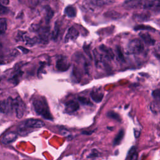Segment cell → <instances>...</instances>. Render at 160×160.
<instances>
[{
    "label": "cell",
    "mask_w": 160,
    "mask_h": 160,
    "mask_svg": "<svg viewBox=\"0 0 160 160\" xmlns=\"http://www.w3.org/2000/svg\"><path fill=\"white\" fill-rule=\"evenodd\" d=\"M32 106L35 112L46 119L52 120L53 118L46 99L42 96H37L32 100Z\"/></svg>",
    "instance_id": "1"
},
{
    "label": "cell",
    "mask_w": 160,
    "mask_h": 160,
    "mask_svg": "<svg viewBox=\"0 0 160 160\" xmlns=\"http://www.w3.org/2000/svg\"><path fill=\"white\" fill-rule=\"evenodd\" d=\"M144 44L139 39H134L130 41L127 46V52L128 54H139L143 51Z\"/></svg>",
    "instance_id": "2"
},
{
    "label": "cell",
    "mask_w": 160,
    "mask_h": 160,
    "mask_svg": "<svg viewBox=\"0 0 160 160\" xmlns=\"http://www.w3.org/2000/svg\"><path fill=\"white\" fill-rule=\"evenodd\" d=\"M13 109L16 116L18 119L22 118L26 111V106L21 98L17 97L15 99H13Z\"/></svg>",
    "instance_id": "3"
},
{
    "label": "cell",
    "mask_w": 160,
    "mask_h": 160,
    "mask_svg": "<svg viewBox=\"0 0 160 160\" xmlns=\"http://www.w3.org/2000/svg\"><path fill=\"white\" fill-rule=\"evenodd\" d=\"M70 67L68 58L64 56H59L56 62V68L59 71H66Z\"/></svg>",
    "instance_id": "4"
},
{
    "label": "cell",
    "mask_w": 160,
    "mask_h": 160,
    "mask_svg": "<svg viewBox=\"0 0 160 160\" xmlns=\"http://www.w3.org/2000/svg\"><path fill=\"white\" fill-rule=\"evenodd\" d=\"M39 32V42L46 44L49 41V36H50V30L48 27H44L39 28L38 30Z\"/></svg>",
    "instance_id": "5"
},
{
    "label": "cell",
    "mask_w": 160,
    "mask_h": 160,
    "mask_svg": "<svg viewBox=\"0 0 160 160\" xmlns=\"http://www.w3.org/2000/svg\"><path fill=\"white\" fill-rule=\"evenodd\" d=\"M0 110L2 113H8L14 110L13 99L11 98H9L7 99H4L1 101Z\"/></svg>",
    "instance_id": "6"
},
{
    "label": "cell",
    "mask_w": 160,
    "mask_h": 160,
    "mask_svg": "<svg viewBox=\"0 0 160 160\" xmlns=\"http://www.w3.org/2000/svg\"><path fill=\"white\" fill-rule=\"evenodd\" d=\"M24 126L28 128H41L45 126V123L39 119H29L24 122Z\"/></svg>",
    "instance_id": "7"
},
{
    "label": "cell",
    "mask_w": 160,
    "mask_h": 160,
    "mask_svg": "<svg viewBox=\"0 0 160 160\" xmlns=\"http://www.w3.org/2000/svg\"><path fill=\"white\" fill-rule=\"evenodd\" d=\"M79 108V103L76 101H69L65 104L64 111L66 113L71 114L77 111Z\"/></svg>",
    "instance_id": "8"
},
{
    "label": "cell",
    "mask_w": 160,
    "mask_h": 160,
    "mask_svg": "<svg viewBox=\"0 0 160 160\" xmlns=\"http://www.w3.org/2000/svg\"><path fill=\"white\" fill-rule=\"evenodd\" d=\"M90 96L92 100H93L96 102H100L103 98L104 93L100 88H95L91 91L90 93Z\"/></svg>",
    "instance_id": "9"
},
{
    "label": "cell",
    "mask_w": 160,
    "mask_h": 160,
    "mask_svg": "<svg viewBox=\"0 0 160 160\" xmlns=\"http://www.w3.org/2000/svg\"><path fill=\"white\" fill-rule=\"evenodd\" d=\"M79 31L76 28H74V27H71L66 33L64 38V41L66 42H68L70 41L76 40L79 36Z\"/></svg>",
    "instance_id": "10"
},
{
    "label": "cell",
    "mask_w": 160,
    "mask_h": 160,
    "mask_svg": "<svg viewBox=\"0 0 160 160\" xmlns=\"http://www.w3.org/2000/svg\"><path fill=\"white\" fill-rule=\"evenodd\" d=\"M18 138V134L15 132H8L4 134L2 138V142L4 144H10L14 142Z\"/></svg>",
    "instance_id": "11"
},
{
    "label": "cell",
    "mask_w": 160,
    "mask_h": 160,
    "mask_svg": "<svg viewBox=\"0 0 160 160\" xmlns=\"http://www.w3.org/2000/svg\"><path fill=\"white\" fill-rule=\"evenodd\" d=\"M22 72L21 71L20 69H16L12 74L11 76L10 77V78L9 79V81L13 83L14 84H17L19 82V80L22 76Z\"/></svg>",
    "instance_id": "12"
},
{
    "label": "cell",
    "mask_w": 160,
    "mask_h": 160,
    "mask_svg": "<svg viewBox=\"0 0 160 160\" xmlns=\"http://www.w3.org/2000/svg\"><path fill=\"white\" fill-rule=\"evenodd\" d=\"M99 48L101 51L104 53L105 57L108 59H112L114 58V54L111 49L104 45H101Z\"/></svg>",
    "instance_id": "13"
},
{
    "label": "cell",
    "mask_w": 160,
    "mask_h": 160,
    "mask_svg": "<svg viewBox=\"0 0 160 160\" xmlns=\"http://www.w3.org/2000/svg\"><path fill=\"white\" fill-rule=\"evenodd\" d=\"M140 37L143 41L148 45H154L155 44V40L151 38V36L146 32H141L139 34Z\"/></svg>",
    "instance_id": "14"
},
{
    "label": "cell",
    "mask_w": 160,
    "mask_h": 160,
    "mask_svg": "<svg viewBox=\"0 0 160 160\" xmlns=\"http://www.w3.org/2000/svg\"><path fill=\"white\" fill-rule=\"evenodd\" d=\"M24 41L26 42V45L32 46L35 45L37 42H39V38L37 37H34V38H29L28 36L25 35L24 38Z\"/></svg>",
    "instance_id": "15"
},
{
    "label": "cell",
    "mask_w": 160,
    "mask_h": 160,
    "mask_svg": "<svg viewBox=\"0 0 160 160\" xmlns=\"http://www.w3.org/2000/svg\"><path fill=\"white\" fill-rule=\"evenodd\" d=\"M124 132L122 129L119 131V132L118 133V134L116 135V136L115 137V138L114 139L113 144L115 146H117L119 144H120V142H121V141L124 137Z\"/></svg>",
    "instance_id": "16"
},
{
    "label": "cell",
    "mask_w": 160,
    "mask_h": 160,
    "mask_svg": "<svg viewBox=\"0 0 160 160\" xmlns=\"http://www.w3.org/2000/svg\"><path fill=\"white\" fill-rule=\"evenodd\" d=\"M65 14L69 18H73L76 16V9L72 6H68L65 9Z\"/></svg>",
    "instance_id": "17"
},
{
    "label": "cell",
    "mask_w": 160,
    "mask_h": 160,
    "mask_svg": "<svg viewBox=\"0 0 160 160\" xmlns=\"http://www.w3.org/2000/svg\"><path fill=\"white\" fill-rule=\"evenodd\" d=\"M7 29V22L6 19L1 18L0 20V32L1 34H3Z\"/></svg>",
    "instance_id": "18"
},
{
    "label": "cell",
    "mask_w": 160,
    "mask_h": 160,
    "mask_svg": "<svg viewBox=\"0 0 160 160\" xmlns=\"http://www.w3.org/2000/svg\"><path fill=\"white\" fill-rule=\"evenodd\" d=\"M107 116L111 118V119L116 120L118 121H119V122L121 121V118H120L119 115L118 113H116V112H115L112 111H110L108 112Z\"/></svg>",
    "instance_id": "19"
},
{
    "label": "cell",
    "mask_w": 160,
    "mask_h": 160,
    "mask_svg": "<svg viewBox=\"0 0 160 160\" xmlns=\"http://www.w3.org/2000/svg\"><path fill=\"white\" fill-rule=\"evenodd\" d=\"M20 1L29 7H34L38 4L39 0H20Z\"/></svg>",
    "instance_id": "20"
},
{
    "label": "cell",
    "mask_w": 160,
    "mask_h": 160,
    "mask_svg": "<svg viewBox=\"0 0 160 160\" xmlns=\"http://www.w3.org/2000/svg\"><path fill=\"white\" fill-rule=\"evenodd\" d=\"M59 26L57 24H56L54 26V30L52 31V34H51V38H52V40H54V41H56L57 40L58 37L59 36Z\"/></svg>",
    "instance_id": "21"
},
{
    "label": "cell",
    "mask_w": 160,
    "mask_h": 160,
    "mask_svg": "<svg viewBox=\"0 0 160 160\" xmlns=\"http://www.w3.org/2000/svg\"><path fill=\"white\" fill-rule=\"evenodd\" d=\"M128 158L131 159H136L138 158V154L136 151V148L134 147L132 148L128 153Z\"/></svg>",
    "instance_id": "22"
},
{
    "label": "cell",
    "mask_w": 160,
    "mask_h": 160,
    "mask_svg": "<svg viewBox=\"0 0 160 160\" xmlns=\"http://www.w3.org/2000/svg\"><path fill=\"white\" fill-rule=\"evenodd\" d=\"M91 2L96 6L104 5L110 2V0H90Z\"/></svg>",
    "instance_id": "23"
},
{
    "label": "cell",
    "mask_w": 160,
    "mask_h": 160,
    "mask_svg": "<svg viewBox=\"0 0 160 160\" xmlns=\"http://www.w3.org/2000/svg\"><path fill=\"white\" fill-rule=\"evenodd\" d=\"M116 54H117V56H118L119 60H120L121 61H124V56L122 53L121 49L119 46L116 47Z\"/></svg>",
    "instance_id": "24"
},
{
    "label": "cell",
    "mask_w": 160,
    "mask_h": 160,
    "mask_svg": "<svg viewBox=\"0 0 160 160\" xmlns=\"http://www.w3.org/2000/svg\"><path fill=\"white\" fill-rule=\"evenodd\" d=\"M78 101L82 104H84V105H90L92 104L90 102V101L84 97H79L78 98Z\"/></svg>",
    "instance_id": "25"
},
{
    "label": "cell",
    "mask_w": 160,
    "mask_h": 160,
    "mask_svg": "<svg viewBox=\"0 0 160 160\" xmlns=\"http://www.w3.org/2000/svg\"><path fill=\"white\" fill-rule=\"evenodd\" d=\"M152 95L155 99L160 101V89H156L153 91Z\"/></svg>",
    "instance_id": "26"
},
{
    "label": "cell",
    "mask_w": 160,
    "mask_h": 160,
    "mask_svg": "<svg viewBox=\"0 0 160 160\" xmlns=\"http://www.w3.org/2000/svg\"><path fill=\"white\" fill-rule=\"evenodd\" d=\"M99 156V153L98 152V151L95 149V150H92V152L90 153L89 156H88V158H96L97 156Z\"/></svg>",
    "instance_id": "27"
},
{
    "label": "cell",
    "mask_w": 160,
    "mask_h": 160,
    "mask_svg": "<svg viewBox=\"0 0 160 160\" xmlns=\"http://www.w3.org/2000/svg\"><path fill=\"white\" fill-rule=\"evenodd\" d=\"M155 52L159 56H160V42L155 46Z\"/></svg>",
    "instance_id": "28"
},
{
    "label": "cell",
    "mask_w": 160,
    "mask_h": 160,
    "mask_svg": "<svg viewBox=\"0 0 160 160\" xmlns=\"http://www.w3.org/2000/svg\"><path fill=\"white\" fill-rule=\"evenodd\" d=\"M0 1H1V5L4 6L6 5H8L9 4V0H0Z\"/></svg>",
    "instance_id": "29"
},
{
    "label": "cell",
    "mask_w": 160,
    "mask_h": 160,
    "mask_svg": "<svg viewBox=\"0 0 160 160\" xmlns=\"http://www.w3.org/2000/svg\"><path fill=\"white\" fill-rule=\"evenodd\" d=\"M18 48L20 49V50H21L24 53H25V54H26V53H28V52H29V50L28 49H26V48H23V47H22V46H19V47H18Z\"/></svg>",
    "instance_id": "30"
}]
</instances>
